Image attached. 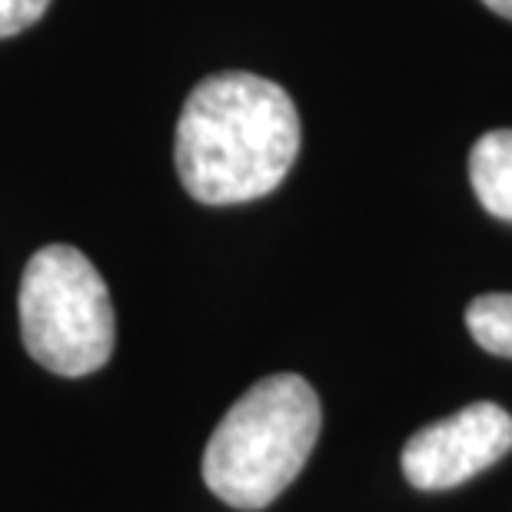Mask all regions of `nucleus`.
Segmentation results:
<instances>
[{"label": "nucleus", "instance_id": "f257e3e1", "mask_svg": "<svg viewBox=\"0 0 512 512\" xmlns=\"http://www.w3.org/2000/svg\"><path fill=\"white\" fill-rule=\"evenodd\" d=\"M300 153V114L280 84L243 70L200 80L177 120L183 190L207 207L273 193Z\"/></svg>", "mask_w": 512, "mask_h": 512}, {"label": "nucleus", "instance_id": "f03ea898", "mask_svg": "<svg viewBox=\"0 0 512 512\" xmlns=\"http://www.w3.org/2000/svg\"><path fill=\"white\" fill-rule=\"evenodd\" d=\"M320 426V396L303 376H263L213 429L203 453V483L233 509H266L300 476Z\"/></svg>", "mask_w": 512, "mask_h": 512}, {"label": "nucleus", "instance_id": "7ed1b4c3", "mask_svg": "<svg viewBox=\"0 0 512 512\" xmlns=\"http://www.w3.org/2000/svg\"><path fill=\"white\" fill-rule=\"evenodd\" d=\"M20 336L44 370L90 376L114 356L117 320L97 266L77 247H40L20 276Z\"/></svg>", "mask_w": 512, "mask_h": 512}, {"label": "nucleus", "instance_id": "20e7f679", "mask_svg": "<svg viewBox=\"0 0 512 512\" xmlns=\"http://www.w3.org/2000/svg\"><path fill=\"white\" fill-rule=\"evenodd\" d=\"M512 449V416L499 403H469L459 413L423 426L403 446V476L423 493L463 486L496 466Z\"/></svg>", "mask_w": 512, "mask_h": 512}, {"label": "nucleus", "instance_id": "39448f33", "mask_svg": "<svg viewBox=\"0 0 512 512\" xmlns=\"http://www.w3.org/2000/svg\"><path fill=\"white\" fill-rule=\"evenodd\" d=\"M469 183L496 220L512 223V130H489L469 153Z\"/></svg>", "mask_w": 512, "mask_h": 512}, {"label": "nucleus", "instance_id": "423d86ee", "mask_svg": "<svg viewBox=\"0 0 512 512\" xmlns=\"http://www.w3.org/2000/svg\"><path fill=\"white\" fill-rule=\"evenodd\" d=\"M466 326L486 353L512 360V293H483L466 306Z\"/></svg>", "mask_w": 512, "mask_h": 512}, {"label": "nucleus", "instance_id": "0eeeda50", "mask_svg": "<svg viewBox=\"0 0 512 512\" xmlns=\"http://www.w3.org/2000/svg\"><path fill=\"white\" fill-rule=\"evenodd\" d=\"M50 0H0V37H17L47 14Z\"/></svg>", "mask_w": 512, "mask_h": 512}, {"label": "nucleus", "instance_id": "6e6552de", "mask_svg": "<svg viewBox=\"0 0 512 512\" xmlns=\"http://www.w3.org/2000/svg\"><path fill=\"white\" fill-rule=\"evenodd\" d=\"M483 4H486L489 10H496L499 17L512 20V0H483Z\"/></svg>", "mask_w": 512, "mask_h": 512}]
</instances>
